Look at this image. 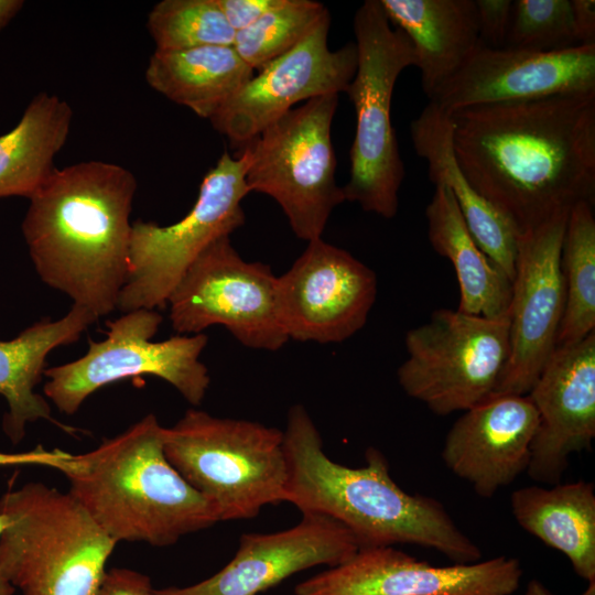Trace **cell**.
Segmentation results:
<instances>
[{"label": "cell", "mask_w": 595, "mask_h": 595, "mask_svg": "<svg viewBox=\"0 0 595 595\" xmlns=\"http://www.w3.org/2000/svg\"><path fill=\"white\" fill-rule=\"evenodd\" d=\"M357 68L346 94L356 113L345 201L369 213L393 218L404 177L397 136L391 123V98L401 72L415 66L405 34L391 25L379 0H366L353 21Z\"/></svg>", "instance_id": "52a82bcc"}, {"label": "cell", "mask_w": 595, "mask_h": 595, "mask_svg": "<svg viewBox=\"0 0 595 595\" xmlns=\"http://www.w3.org/2000/svg\"><path fill=\"white\" fill-rule=\"evenodd\" d=\"M510 507L523 530L562 552L578 576L595 581L593 483L578 480L550 488H519L511 494Z\"/></svg>", "instance_id": "cb8c5ba5"}, {"label": "cell", "mask_w": 595, "mask_h": 595, "mask_svg": "<svg viewBox=\"0 0 595 595\" xmlns=\"http://www.w3.org/2000/svg\"><path fill=\"white\" fill-rule=\"evenodd\" d=\"M156 51H181L209 45H234L236 32L217 0H163L148 15Z\"/></svg>", "instance_id": "f546056e"}, {"label": "cell", "mask_w": 595, "mask_h": 595, "mask_svg": "<svg viewBox=\"0 0 595 595\" xmlns=\"http://www.w3.org/2000/svg\"><path fill=\"white\" fill-rule=\"evenodd\" d=\"M432 248L453 264L458 288L457 311L489 318L508 316L511 281L480 249L444 185H435L425 208Z\"/></svg>", "instance_id": "d4e9b609"}, {"label": "cell", "mask_w": 595, "mask_h": 595, "mask_svg": "<svg viewBox=\"0 0 595 595\" xmlns=\"http://www.w3.org/2000/svg\"><path fill=\"white\" fill-rule=\"evenodd\" d=\"M69 493L117 543L169 547L212 527V505L174 468L164 452V428L150 413L61 472Z\"/></svg>", "instance_id": "277c9868"}, {"label": "cell", "mask_w": 595, "mask_h": 595, "mask_svg": "<svg viewBox=\"0 0 595 595\" xmlns=\"http://www.w3.org/2000/svg\"><path fill=\"white\" fill-rule=\"evenodd\" d=\"M97 320L87 309L73 304L60 320L36 322L17 337L0 340V394L9 405L3 430L12 443L23 439L28 423L41 419L69 431L53 419L50 404L34 388L45 371L48 353L76 342Z\"/></svg>", "instance_id": "603a6c76"}, {"label": "cell", "mask_w": 595, "mask_h": 595, "mask_svg": "<svg viewBox=\"0 0 595 595\" xmlns=\"http://www.w3.org/2000/svg\"><path fill=\"white\" fill-rule=\"evenodd\" d=\"M232 45L154 51L145 69L150 87L210 120L252 77Z\"/></svg>", "instance_id": "484cf974"}, {"label": "cell", "mask_w": 595, "mask_h": 595, "mask_svg": "<svg viewBox=\"0 0 595 595\" xmlns=\"http://www.w3.org/2000/svg\"><path fill=\"white\" fill-rule=\"evenodd\" d=\"M161 323V314L147 309L109 322L106 338L89 340L83 357L45 369V396L61 412L74 414L98 389L149 375L172 385L191 404H201L210 383L208 369L199 360L208 337L201 333L152 342Z\"/></svg>", "instance_id": "30bf717a"}, {"label": "cell", "mask_w": 595, "mask_h": 595, "mask_svg": "<svg viewBox=\"0 0 595 595\" xmlns=\"http://www.w3.org/2000/svg\"><path fill=\"white\" fill-rule=\"evenodd\" d=\"M522 574L515 558L434 566L392 547H371L298 584L294 594L511 595Z\"/></svg>", "instance_id": "2e32d148"}, {"label": "cell", "mask_w": 595, "mask_h": 595, "mask_svg": "<svg viewBox=\"0 0 595 595\" xmlns=\"http://www.w3.org/2000/svg\"><path fill=\"white\" fill-rule=\"evenodd\" d=\"M410 41L430 99L480 47L475 0H379Z\"/></svg>", "instance_id": "7402d4cb"}, {"label": "cell", "mask_w": 595, "mask_h": 595, "mask_svg": "<svg viewBox=\"0 0 595 595\" xmlns=\"http://www.w3.org/2000/svg\"><path fill=\"white\" fill-rule=\"evenodd\" d=\"M538 413L527 474L556 485L571 454L595 437V332L555 347L528 392Z\"/></svg>", "instance_id": "ac0fdd59"}, {"label": "cell", "mask_w": 595, "mask_h": 595, "mask_svg": "<svg viewBox=\"0 0 595 595\" xmlns=\"http://www.w3.org/2000/svg\"><path fill=\"white\" fill-rule=\"evenodd\" d=\"M137 181L101 161L54 170L29 198L22 232L41 280L104 316L125 285Z\"/></svg>", "instance_id": "7a4b0ae2"}, {"label": "cell", "mask_w": 595, "mask_h": 595, "mask_svg": "<svg viewBox=\"0 0 595 595\" xmlns=\"http://www.w3.org/2000/svg\"><path fill=\"white\" fill-rule=\"evenodd\" d=\"M0 571L22 595H93L117 542L69 493L30 482L0 498Z\"/></svg>", "instance_id": "5b68a950"}, {"label": "cell", "mask_w": 595, "mask_h": 595, "mask_svg": "<svg viewBox=\"0 0 595 595\" xmlns=\"http://www.w3.org/2000/svg\"><path fill=\"white\" fill-rule=\"evenodd\" d=\"M569 212L518 235L509 353L493 394H528L556 347L565 305L561 249Z\"/></svg>", "instance_id": "4fadbf2b"}, {"label": "cell", "mask_w": 595, "mask_h": 595, "mask_svg": "<svg viewBox=\"0 0 595 595\" xmlns=\"http://www.w3.org/2000/svg\"><path fill=\"white\" fill-rule=\"evenodd\" d=\"M283 0H217V3L231 29L237 33L255 22Z\"/></svg>", "instance_id": "836d02e7"}, {"label": "cell", "mask_w": 595, "mask_h": 595, "mask_svg": "<svg viewBox=\"0 0 595 595\" xmlns=\"http://www.w3.org/2000/svg\"><path fill=\"white\" fill-rule=\"evenodd\" d=\"M578 45H595V1L571 0Z\"/></svg>", "instance_id": "d590c367"}, {"label": "cell", "mask_w": 595, "mask_h": 595, "mask_svg": "<svg viewBox=\"0 0 595 595\" xmlns=\"http://www.w3.org/2000/svg\"><path fill=\"white\" fill-rule=\"evenodd\" d=\"M72 454L58 448L45 450L43 446L26 452H0V466L36 465L62 472Z\"/></svg>", "instance_id": "e575fe53"}, {"label": "cell", "mask_w": 595, "mask_h": 595, "mask_svg": "<svg viewBox=\"0 0 595 595\" xmlns=\"http://www.w3.org/2000/svg\"><path fill=\"white\" fill-rule=\"evenodd\" d=\"M93 595H156L150 578L130 569L107 570Z\"/></svg>", "instance_id": "d6a6232c"}, {"label": "cell", "mask_w": 595, "mask_h": 595, "mask_svg": "<svg viewBox=\"0 0 595 595\" xmlns=\"http://www.w3.org/2000/svg\"><path fill=\"white\" fill-rule=\"evenodd\" d=\"M523 595H553L540 581L531 580Z\"/></svg>", "instance_id": "f35d334b"}, {"label": "cell", "mask_w": 595, "mask_h": 595, "mask_svg": "<svg viewBox=\"0 0 595 595\" xmlns=\"http://www.w3.org/2000/svg\"><path fill=\"white\" fill-rule=\"evenodd\" d=\"M7 524L6 517L0 513V536ZM15 592V588L8 582V580L3 576V574L0 571V595H13Z\"/></svg>", "instance_id": "74e56055"}, {"label": "cell", "mask_w": 595, "mask_h": 595, "mask_svg": "<svg viewBox=\"0 0 595 595\" xmlns=\"http://www.w3.org/2000/svg\"><path fill=\"white\" fill-rule=\"evenodd\" d=\"M505 46L537 52L580 46L571 0L512 1V15Z\"/></svg>", "instance_id": "4dcf8cb0"}, {"label": "cell", "mask_w": 595, "mask_h": 595, "mask_svg": "<svg viewBox=\"0 0 595 595\" xmlns=\"http://www.w3.org/2000/svg\"><path fill=\"white\" fill-rule=\"evenodd\" d=\"M376 296L375 272L322 238L277 278L278 317L288 339L298 342L346 340L364 327Z\"/></svg>", "instance_id": "5bb4252c"}, {"label": "cell", "mask_w": 595, "mask_h": 595, "mask_svg": "<svg viewBox=\"0 0 595 595\" xmlns=\"http://www.w3.org/2000/svg\"><path fill=\"white\" fill-rule=\"evenodd\" d=\"M360 549L355 536L328 517L303 513L292 528L246 533L220 571L186 587L155 589L156 595H258L303 570L339 565Z\"/></svg>", "instance_id": "d6986e66"}, {"label": "cell", "mask_w": 595, "mask_h": 595, "mask_svg": "<svg viewBox=\"0 0 595 595\" xmlns=\"http://www.w3.org/2000/svg\"><path fill=\"white\" fill-rule=\"evenodd\" d=\"M277 278L268 264L244 260L230 237H221L195 259L171 293V325L178 335L223 325L248 348L278 350L289 339L277 312Z\"/></svg>", "instance_id": "7c38bea8"}, {"label": "cell", "mask_w": 595, "mask_h": 595, "mask_svg": "<svg viewBox=\"0 0 595 595\" xmlns=\"http://www.w3.org/2000/svg\"><path fill=\"white\" fill-rule=\"evenodd\" d=\"M581 595H595V581L588 582L586 589Z\"/></svg>", "instance_id": "ab89813d"}, {"label": "cell", "mask_w": 595, "mask_h": 595, "mask_svg": "<svg viewBox=\"0 0 595 595\" xmlns=\"http://www.w3.org/2000/svg\"><path fill=\"white\" fill-rule=\"evenodd\" d=\"M23 4L21 0H0V32L18 14Z\"/></svg>", "instance_id": "8d00e7d4"}, {"label": "cell", "mask_w": 595, "mask_h": 595, "mask_svg": "<svg viewBox=\"0 0 595 595\" xmlns=\"http://www.w3.org/2000/svg\"><path fill=\"white\" fill-rule=\"evenodd\" d=\"M329 13L314 0H283L235 35L234 48L253 71L292 50Z\"/></svg>", "instance_id": "f1b7e54d"}, {"label": "cell", "mask_w": 595, "mask_h": 595, "mask_svg": "<svg viewBox=\"0 0 595 595\" xmlns=\"http://www.w3.org/2000/svg\"><path fill=\"white\" fill-rule=\"evenodd\" d=\"M538 413L528 394H491L464 411L448 430L442 458L475 493L493 497L530 463Z\"/></svg>", "instance_id": "ffe728a7"}, {"label": "cell", "mask_w": 595, "mask_h": 595, "mask_svg": "<svg viewBox=\"0 0 595 595\" xmlns=\"http://www.w3.org/2000/svg\"><path fill=\"white\" fill-rule=\"evenodd\" d=\"M72 117L69 105L56 95L40 93L31 100L19 122L0 136V198H30L44 184Z\"/></svg>", "instance_id": "4316f807"}, {"label": "cell", "mask_w": 595, "mask_h": 595, "mask_svg": "<svg viewBox=\"0 0 595 595\" xmlns=\"http://www.w3.org/2000/svg\"><path fill=\"white\" fill-rule=\"evenodd\" d=\"M337 104L333 94L310 99L242 145L249 192L272 197L307 242L322 238L333 209L345 201L331 137Z\"/></svg>", "instance_id": "ba28073f"}, {"label": "cell", "mask_w": 595, "mask_h": 595, "mask_svg": "<svg viewBox=\"0 0 595 595\" xmlns=\"http://www.w3.org/2000/svg\"><path fill=\"white\" fill-rule=\"evenodd\" d=\"M410 131L416 154L426 161L430 181L451 191L480 249L512 282L519 232L461 170L453 149L451 116L429 101L411 122Z\"/></svg>", "instance_id": "44dd1931"}, {"label": "cell", "mask_w": 595, "mask_h": 595, "mask_svg": "<svg viewBox=\"0 0 595 595\" xmlns=\"http://www.w3.org/2000/svg\"><path fill=\"white\" fill-rule=\"evenodd\" d=\"M404 345L397 372L403 391L439 415L466 411L495 392L509 353L508 316L440 309Z\"/></svg>", "instance_id": "8fae6325"}, {"label": "cell", "mask_w": 595, "mask_h": 595, "mask_svg": "<svg viewBox=\"0 0 595 595\" xmlns=\"http://www.w3.org/2000/svg\"><path fill=\"white\" fill-rule=\"evenodd\" d=\"M480 47L506 45L512 15L511 0H475Z\"/></svg>", "instance_id": "1f68e13d"}, {"label": "cell", "mask_w": 595, "mask_h": 595, "mask_svg": "<svg viewBox=\"0 0 595 595\" xmlns=\"http://www.w3.org/2000/svg\"><path fill=\"white\" fill-rule=\"evenodd\" d=\"M284 501L303 513L328 517L346 527L360 548L412 543L434 549L455 563L479 561L478 545L454 522L439 500L404 491L392 479L383 454L369 447L366 464L332 461L306 409L288 412Z\"/></svg>", "instance_id": "3957f363"}, {"label": "cell", "mask_w": 595, "mask_h": 595, "mask_svg": "<svg viewBox=\"0 0 595 595\" xmlns=\"http://www.w3.org/2000/svg\"><path fill=\"white\" fill-rule=\"evenodd\" d=\"M594 204L582 201L569 212L561 249L565 305L556 347L595 332V217Z\"/></svg>", "instance_id": "83f0119b"}, {"label": "cell", "mask_w": 595, "mask_h": 595, "mask_svg": "<svg viewBox=\"0 0 595 595\" xmlns=\"http://www.w3.org/2000/svg\"><path fill=\"white\" fill-rule=\"evenodd\" d=\"M247 165L244 149L238 158L224 152L204 176L194 206L182 219L167 226L132 224L128 272L117 309L126 313L166 305L195 259L244 225Z\"/></svg>", "instance_id": "9c48e42d"}, {"label": "cell", "mask_w": 595, "mask_h": 595, "mask_svg": "<svg viewBox=\"0 0 595 595\" xmlns=\"http://www.w3.org/2000/svg\"><path fill=\"white\" fill-rule=\"evenodd\" d=\"M164 452L219 521L250 519L284 501L288 465L277 428L190 409L164 428Z\"/></svg>", "instance_id": "8992f818"}, {"label": "cell", "mask_w": 595, "mask_h": 595, "mask_svg": "<svg viewBox=\"0 0 595 595\" xmlns=\"http://www.w3.org/2000/svg\"><path fill=\"white\" fill-rule=\"evenodd\" d=\"M595 91V45L537 52L479 47L429 99L455 111L495 102Z\"/></svg>", "instance_id": "e0dca14e"}, {"label": "cell", "mask_w": 595, "mask_h": 595, "mask_svg": "<svg viewBox=\"0 0 595 595\" xmlns=\"http://www.w3.org/2000/svg\"><path fill=\"white\" fill-rule=\"evenodd\" d=\"M331 14L296 46L257 75L209 120L231 144L244 145L301 101L346 93L357 68L355 43L328 47Z\"/></svg>", "instance_id": "9a60e30c"}, {"label": "cell", "mask_w": 595, "mask_h": 595, "mask_svg": "<svg viewBox=\"0 0 595 595\" xmlns=\"http://www.w3.org/2000/svg\"><path fill=\"white\" fill-rule=\"evenodd\" d=\"M457 163L523 232L595 197V91L479 105L450 115Z\"/></svg>", "instance_id": "6da1fadb"}]
</instances>
